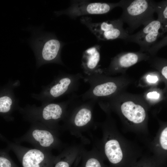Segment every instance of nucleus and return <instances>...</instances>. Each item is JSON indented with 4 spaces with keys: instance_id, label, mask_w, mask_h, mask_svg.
Here are the masks:
<instances>
[{
    "instance_id": "obj_1",
    "label": "nucleus",
    "mask_w": 167,
    "mask_h": 167,
    "mask_svg": "<svg viewBox=\"0 0 167 167\" xmlns=\"http://www.w3.org/2000/svg\"><path fill=\"white\" fill-rule=\"evenodd\" d=\"M71 97L67 114L61 126V131L67 130L72 135L80 137L83 132L92 127L93 109L96 99L81 101L79 96L73 93Z\"/></svg>"
},
{
    "instance_id": "obj_2",
    "label": "nucleus",
    "mask_w": 167,
    "mask_h": 167,
    "mask_svg": "<svg viewBox=\"0 0 167 167\" xmlns=\"http://www.w3.org/2000/svg\"><path fill=\"white\" fill-rule=\"evenodd\" d=\"M33 29L30 44L36 56L37 66L49 63L63 65L61 57L63 43L53 34L44 32L38 28Z\"/></svg>"
},
{
    "instance_id": "obj_3",
    "label": "nucleus",
    "mask_w": 167,
    "mask_h": 167,
    "mask_svg": "<svg viewBox=\"0 0 167 167\" xmlns=\"http://www.w3.org/2000/svg\"><path fill=\"white\" fill-rule=\"evenodd\" d=\"M156 2L150 0H122V13L119 18L126 23V29L131 33L142 25L145 26L155 19Z\"/></svg>"
},
{
    "instance_id": "obj_4",
    "label": "nucleus",
    "mask_w": 167,
    "mask_h": 167,
    "mask_svg": "<svg viewBox=\"0 0 167 167\" xmlns=\"http://www.w3.org/2000/svg\"><path fill=\"white\" fill-rule=\"evenodd\" d=\"M71 99V96L61 102L45 103L39 107L28 108L24 111L25 116L32 123H40L59 133V123L65 118Z\"/></svg>"
},
{
    "instance_id": "obj_5",
    "label": "nucleus",
    "mask_w": 167,
    "mask_h": 167,
    "mask_svg": "<svg viewBox=\"0 0 167 167\" xmlns=\"http://www.w3.org/2000/svg\"><path fill=\"white\" fill-rule=\"evenodd\" d=\"M167 27L157 19L148 23L136 33L128 36L126 42L135 43L140 46V51L156 52L167 45Z\"/></svg>"
},
{
    "instance_id": "obj_6",
    "label": "nucleus",
    "mask_w": 167,
    "mask_h": 167,
    "mask_svg": "<svg viewBox=\"0 0 167 167\" xmlns=\"http://www.w3.org/2000/svg\"><path fill=\"white\" fill-rule=\"evenodd\" d=\"M59 133L39 122H32L28 131L14 139L15 143H28L35 148L49 151L60 149L64 145L59 137Z\"/></svg>"
},
{
    "instance_id": "obj_7",
    "label": "nucleus",
    "mask_w": 167,
    "mask_h": 167,
    "mask_svg": "<svg viewBox=\"0 0 167 167\" xmlns=\"http://www.w3.org/2000/svg\"><path fill=\"white\" fill-rule=\"evenodd\" d=\"M84 77L81 73H62L44 88L41 98L44 103H49L62 96L74 93L79 88L80 80Z\"/></svg>"
},
{
    "instance_id": "obj_8",
    "label": "nucleus",
    "mask_w": 167,
    "mask_h": 167,
    "mask_svg": "<svg viewBox=\"0 0 167 167\" xmlns=\"http://www.w3.org/2000/svg\"><path fill=\"white\" fill-rule=\"evenodd\" d=\"M8 148L15 154L22 167H53L56 156L51 151L30 148L8 142Z\"/></svg>"
},
{
    "instance_id": "obj_9",
    "label": "nucleus",
    "mask_w": 167,
    "mask_h": 167,
    "mask_svg": "<svg viewBox=\"0 0 167 167\" xmlns=\"http://www.w3.org/2000/svg\"><path fill=\"white\" fill-rule=\"evenodd\" d=\"M80 21L99 40L106 41L121 39L125 41L129 34L123 28V23L119 18L112 20L93 23L90 17L82 16Z\"/></svg>"
},
{
    "instance_id": "obj_10",
    "label": "nucleus",
    "mask_w": 167,
    "mask_h": 167,
    "mask_svg": "<svg viewBox=\"0 0 167 167\" xmlns=\"http://www.w3.org/2000/svg\"><path fill=\"white\" fill-rule=\"evenodd\" d=\"M71 5L67 9L54 13L57 16L66 15L72 19L87 15L107 14L117 7H120L121 1L117 3L92 2L86 0L72 1Z\"/></svg>"
},
{
    "instance_id": "obj_11",
    "label": "nucleus",
    "mask_w": 167,
    "mask_h": 167,
    "mask_svg": "<svg viewBox=\"0 0 167 167\" xmlns=\"http://www.w3.org/2000/svg\"><path fill=\"white\" fill-rule=\"evenodd\" d=\"M101 46L96 45L86 50L83 54L81 67L86 75H92L97 72L100 59Z\"/></svg>"
},
{
    "instance_id": "obj_12",
    "label": "nucleus",
    "mask_w": 167,
    "mask_h": 167,
    "mask_svg": "<svg viewBox=\"0 0 167 167\" xmlns=\"http://www.w3.org/2000/svg\"><path fill=\"white\" fill-rule=\"evenodd\" d=\"M83 148L79 144L66 147L56 156L53 167H71L80 154Z\"/></svg>"
},
{
    "instance_id": "obj_13",
    "label": "nucleus",
    "mask_w": 167,
    "mask_h": 167,
    "mask_svg": "<svg viewBox=\"0 0 167 167\" xmlns=\"http://www.w3.org/2000/svg\"><path fill=\"white\" fill-rule=\"evenodd\" d=\"M123 115L129 120L135 123L143 122L146 117V113L143 108L132 101L123 103L121 106Z\"/></svg>"
},
{
    "instance_id": "obj_14",
    "label": "nucleus",
    "mask_w": 167,
    "mask_h": 167,
    "mask_svg": "<svg viewBox=\"0 0 167 167\" xmlns=\"http://www.w3.org/2000/svg\"><path fill=\"white\" fill-rule=\"evenodd\" d=\"M144 56L143 54L139 52H126L121 53L113 61L110 69L128 68L137 63Z\"/></svg>"
},
{
    "instance_id": "obj_15",
    "label": "nucleus",
    "mask_w": 167,
    "mask_h": 167,
    "mask_svg": "<svg viewBox=\"0 0 167 167\" xmlns=\"http://www.w3.org/2000/svg\"><path fill=\"white\" fill-rule=\"evenodd\" d=\"M75 167H102L94 150H86L83 148L75 162Z\"/></svg>"
},
{
    "instance_id": "obj_16",
    "label": "nucleus",
    "mask_w": 167,
    "mask_h": 167,
    "mask_svg": "<svg viewBox=\"0 0 167 167\" xmlns=\"http://www.w3.org/2000/svg\"><path fill=\"white\" fill-rule=\"evenodd\" d=\"M104 152L110 162L113 164L120 162L123 157V154L118 141L114 139H109L104 145Z\"/></svg>"
},
{
    "instance_id": "obj_17",
    "label": "nucleus",
    "mask_w": 167,
    "mask_h": 167,
    "mask_svg": "<svg viewBox=\"0 0 167 167\" xmlns=\"http://www.w3.org/2000/svg\"><path fill=\"white\" fill-rule=\"evenodd\" d=\"M155 12L158 15L157 19L167 27V1L156 2Z\"/></svg>"
},
{
    "instance_id": "obj_18",
    "label": "nucleus",
    "mask_w": 167,
    "mask_h": 167,
    "mask_svg": "<svg viewBox=\"0 0 167 167\" xmlns=\"http://www.w3.org/2000/svg\"><path fill=\"white\" fill-rule=\"evenodd\" d=\"M14 102L11 97L4 96L0 97V113H9L14 109Z\"/></svg>"
},
{
    "instance_id": "obj_19",
    "label": "nucleus",
    "mask_w": 167,
    "mask_h": 167,
    "mask_svg": "<svg viewBox=\"0 0 167 167\" xmlns=\"http://www.w3.org/2000/svg\"><path fill=\"white\" fill-rule=\"evenodd\" d=\"M9 150L8 148L0 150V167H19L10 157Z\"/></svg>"
},
{
    "instance_id": "obj_20",
    "label": "nucleus",
    "mask_w": 167,
    "mask_h": 167,
    "mask_svg": "<svg viewBox=\"0 0 167 167\" xmlns=\"http://www.w3.org/2000/svg\"><path fill=\"white\" fill-rule=\"evenodd\" d=\"M160 142L162 148L167 150V128L166 127L162 132L160 138Z\"/></svg>"
},
{
    "instance_id": "obj_21",
    "label": "nucleus",
    "mask_w": 167,
    "mask_h": 167,
    "mask_svg": "<svg viewBox=\"0 0 167 167\" xmlns=\"http://www.w3.org/2000/svg\"><path fill=\"white\" fill-rule=\"evenodd\" d=\"M147 96L149 98L157 99L159 98L160 95L156 92L154 91L149 92L148 93Z\"/></svg>"
},
{
    "instance_id": "obj_22",
    "label": "nucleus",
    "mask_w": 167,
    "mask_h": 167,
    "mask_svg": "<svg viewBox=\"0 0 167 167\" xmlns=\"http://www.w3.org/2000/svg\"><path fill=\"white\" fill-rule=\"evenodd\" d=\"M147 81L150 83H155L158 80L157 76H152L148 75L146 77Z\"/></svg>"
},
{
    "instance_id": "obj_23",
    "label": "nucleus",
    "mask_w": 167,
    "mask_h": 167,
    "mask_svg": "<svg viewBox=\"0 0 167 167\" xmlns=\"http://www.w3.org/2000/svg\"><path fill=\"white\" fill-rule=\"evenodd\" d=\"M167 66H165L161 70V73L167 79Z\"/></svg>"
}]
</instances>
